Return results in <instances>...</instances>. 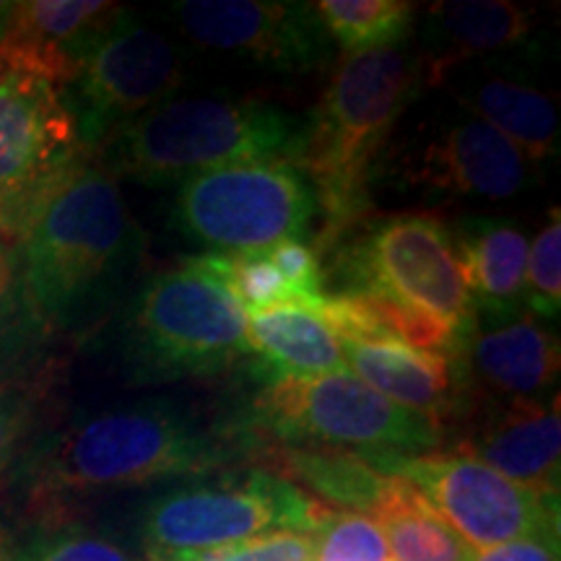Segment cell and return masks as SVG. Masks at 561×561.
Returning a JSON list of instances; mask_svg holds the SVG:
<instances>
[{
  "mask_svg": "<svg viewBox=\"0 0 561 561\" xmlns=\"http://www.w3.org/2000/svg\"><path fill=\"white\" fill-rule=\"evenodd\" d=\"M19 314L26 318L16 244L0 237V343L11 333V325L19 320Z\"/></svg>",
  "mask_w": 561,
  "mask_h": 561,
  "instance_id": "33",
  "label": "cell"
},
{
  "mask_svg": "<svg viewBox=\"0 0 561 561\" xmlns=\"http://www.w3.org/2000/svg\"><path fill=\"white\" fill-rule=\"evenodd\" d=\"M45 401V382H0V479L30 453Z\"/></svg>",
  "mask_w": 561,
  "mask_h": 561,
  "instance_id": "28",
  "label": "cell"
},
{
  "mask_svg": "<svg viewBox=\"0 0 561 561\" xmlns=\"http://www.w3.org/2000/svg\"><path fill=\"white\" fill-rule=\"evenodd\" d=\"M426 83L424 60L405 45L351 53L339 60L320 102L301 121L294 157L325 214L318 248L341 242L367 216L369 182L385 140Z\"/></svg>",
  "mask_w": 561,
  "mask_h": 561,
  "instance_id": "3",
  "label": "cell"
},
{
  "mask_svg": "<svg viewBox=\"0 0 561 561\" xmlns=\"http://www.w3.org/2000/svg\"><path fill=\"white\" fill-rule=\"evenodd\" d=\"M19 546H21V541L16 538V533H13L9 525L0 520V561H16Z\"/></svg>",
  "mask_w": 561,
  "mask_h": 561,
  "instance_id": "36",
  "label": "cell"
},
{
  "mask_svg": "<svg viewBox=\"0 0 561 561\" xmlns=\"http://www.w3.org/2000/svg\"><path fill=\"white\" fill-rule=\"evenodd\" d=\"M278 466V476L310 489L312 500L320 496L335 512L375 517L392 486V476L371 468L362 455L328 447H280Z\"/></svg>",
  "mask_w": 561,
  "mask_h": 561,
  "instance_id": "23",
  "label": "cell"
},
{
  "mask_svg": "<svg viewBox=\"0 0 561 561\" xmlns=\"http://www.w3.org/2000/svg\"><path fill=\"white\" fill-rule=\"evenodd\" d=\"M255 447L248 426H203L172 403H133L87 413L34 442L16 466L19 486L42 520H53L76 496L201 479Z\"/></svg>",
  "mask_w": 561,
  "mask_h": 561,
  "instance_id": "2",
  "label": "cell"
},
{
  "mask_svg": "<svg viewBox=\"0 0 561 561\" xmlns=\"http://www.w3.org/2000/svg\"><path fill=\"white\" fill-rule=\"evenodd\" d=\"M180 32L206 50L240 55L280 73H310L331 60L333 42L312 3L299 0H180Z\"/></svg>",
  "mask_w": 561,
  "mask_h": 561,
  "instance_id": "12",
  "label": "cell"
},
{
  "mask_svg": "<svg viewBox=\"0 0 561 561\" xmlns=\"http://www.w3.org/2000/svg\"><path fill=\"white\" fill-rule=\"evenodd\" d=\"M248 341L257 356V380L320 377L346 369L341 341L318 312L273 307L248 312Z\"/></svg>",
  "mask_w": 561,
  "mask_h": 561,
  "instance_id": "21",
  "label": "cell"
},
{
  "mask_svg": "<svg viewBox=\"0 0 561 561\" xmlns=\"http://www.w3.org/2000/svg\"><path fill=\"white\" fill-rule=\"evenodd\" d=\"M405 178L430 193L504 201L528 191L536 172L507 138L471 112H462L439 125L413 153Z\"/></svg>",
  "mask_w": 561,
  "mask_h": 561,
  "instance_id": "14",
  "label": "cell"
},
{
  "mask_svg": "<svg viewBox=\"0 0 561 561\" xmlns=\"http://www.w3.org/2000/svg\"><path fill=\"white\" fill-rule=\"evenodd\" d=\"M339 265L346 276L341 294H375L424 314L458 341L460 354L479 328L453 234L437 216L398 214L382 219L348 248Z\"/></svg>",
  "mask_w": 561,
  "mask_h": 561,
  "instance_id": "9",
  "label": "cell"
},
{
  "mask_svg": "<svg viewBox=\"0 0 561 561\" xmlns=\"http://www.w3.org/2000/svg\"><path fill=\"white\" fill-rule=\"evenodd\" d=\"M458 263L471 294L476 320L491 325L520 318L525 305V268H528V237L515 224L466 216L450 229Z\"/></svg>",
  "mask_w": 561,
  "mask_h": 561,
  "instance_id": "20",
  "label": "cell"
},
{
  "mask_svg": "<svg viewBox=\"0 0 561 561\" xmlns=\"http://www.w3.org/2000/svg\"><path fill=\"white\" fill-rule=\"evenodd\" d=\"M453 96L507 138L530 164L559 157V112L546 91L510 76H481L471 87L455 89Z\"/></svg>",
  "mask_w": 561,
  "mask_h": 561,
  "instance_id": "22",
  "label": "cell"
},
{
  "mask_svg": "<svg viewBox=\"0 0 561 561\" xmlns=\"http://www.w3.org/2000/svg\"><path fill=\"white\" fill-rule=\"evenodd\" d=\"M248 430L284 447H328L362 458H411L442 445L430 419L388 401L348 369L261 382Z\"/></svg>",
  "mask_w": 561,
  "mask_h": 561,
  "instance_id": "6",
  "label": "cell"
},
{
  "mask_svg": "<svg viewBox=\"0 0 561 561\" xmlns=\"http://www.w3.org/2000/svg\"><path fill=\"white\" fill-rule=\"evenodd\" d=\"M301 121L273 104L224 96H172L123 125L94 159L112 178L182 185L244 161H294Z\"/></svg>",
  "mask_w": 561,
  "mask_h": 561,
  "instance_id": "4",
  "label": "cell"
},
{
  "mask_svg": "<svg viewBox=\"0 0 561 561\" xmlns=\"http://www.w3.org/2000/svg\"><path fill=\"white\" fill-rule=\"evenodd\" d=\"M182 81L185 62L178 45L125 11L66 89L81 149L94 157L112 133L172 100Z\"/></svg>",
  "mask_w": 561,
  "mask_h": 561,
  "instance_id": "11",
  "label": "cell"
},
{
  "mask_svg": "<svg viewBox=\"0 0 561 561\" xmlns=\"http://www.w3.org/2000/svg\"><path fill=\"white\" fill-rule=\"evenodd\" d=\"M123 13V5L107 0L16 3L11 30L0 42V66L39 76L66 91Z\"/></svg>",
  "mask_w": 561,
  "mask_h": 561,
  "instance_id": "15",
  "label": "cell"
},
{
  "mask_svg": "<svg viewBox=\"0 0 561 561\" xmlns=\"http://www.w3.org/2000/svg\"><path fill=\"white\" fill-rule=\"evenodd\" d=\"M13 244L26 318L81 341L133 291L149 240L117 180L81 157L30 201Z\"/></svg>",
  "mask_w": 561,
  "mask_h": 561,
  "instance_id": "1",
  "label": "cell"
},
{
  "mask_svg": "<svg viewBox=\"0 0 561 561\" xmlns=\"http://www.w3.org/2000/svg\"><path fill=\"white\" fill-rule=\"evenodd\" d=\"M312 538L314 561H392L380 525L356 512H331Z\"/></svg>",
  "mask_w": 561,
  "mask_h": 561,
  "instance_id": "29",
  "label": "cell"
},
{
  "mask_svg": "<svg viewBox=\"0 0 561 561\" xmlns=\"http://www.w3.org/2000/svg\"><path fill=\"white\" fill-rule=\"evenodd\" d=\"M371 520L382 528L392 561H473L479 557V551L398 476H392L388 496Z\"/></svg>",
  "mask_w": 561,
  "mask_h": 561,
  "instance_id": "24",
  "label": "cell"
},
{
  "mask_svg": "<svg viewBox=\"0 0 561 561\" xmlns=\"http://www.w3.org/2000/svg\"><path fill=\"white\" fill-rule=\"evenodd\" d=\"M16 561H149L138 559L115 538L60 520L45 523L19 546Z\"/></svg>",
  "mask_w": 561,
  "mask_h": 561,
  "instance_id": "26",
  "label": "cell"
},
{
  "mask_svg": "<svg viewBox=\"0 0 561 561\" xmlns=\"http://www.w3.org/2000/svg\"><path fill=\"white\" fill-rule=\"evenodd\" d=\"M460 453L504 479L546 496H559V392L541 401H504L481 416Z\"/></svg>",
  "mask_w": 561,
  "mask_h": 561,
  "instance_id": "17",
  "label": "cell"
},
{
  "mask_svg": "<svg viewBox=\"0 0 561 561\" xmlns=\"http://www.w3.org/2000/svg\"><path fill=\"white\" fill-rule=\"evenodd\" d=\"M268 257L286 284L299 294L305 310L318 312L320 301L325 299V280H322L318 250H312L301 240H286L271 248Z\"/></svg>",
  "mask_w": 561,
  "mask_h": 561,
  "instance_id": "32",
  "label": "cell"
},
{
  "mask_svg": "<svg viewBox=\"0 0 561 561\" xmlns=\"http://www.w3.org/2000/svg\"><path fill=\"white\" fill-rule=\"evenodd\" d=\"M149 561H314L312 533L280 530L208 551L149 553Z\"/></svg>",
  "mask_w": 561,
  "mask_h": 561,
  "instance_id": "31",
  "label": "cell"
},
{
  "mask_svg": "<svg viewBox=\"0 0 561 561\" xmlns=\"http://www.w3.org/2000/svg\"><path fill=\"white\" fill-rule=\"evenodd\" d=\"M224 276L234 291L244 314L273 310V307H301L299 294L286 284L268 252H248V255H221Z\"/></svg>",
  "mask_w": 561,
  "mask_h": 561,
  "instance_id": "27",
  "label": "cell"
},
{
  "mask_svg": "<svg viewBox=\"0 0 561 561\" xmlns=\"http://www.w3.org/2000/svg\"><path fill=\"white\" fill-rule=\"evenodd\" d=\"M364 460L380 473L411 483L476 551L523 538L559 536V496L525 489L466 453Z\"/></svg>",
  "mask_w": 561,
  "mask_h": 561,
  "instance_id": "10",
  "label": "cell"
},
{
  "mask_svg": "<svg viewBox=\"0 0 561 561\" xmlns=\"http://www.w3.org/2000/svg\"><path fill=\"white\" fill-rule=\"evenodd\" d=\"M473 561H559V536H536L494 546Z\"/></svg>",
  "mask_w": 561,
  "mask_h": 561,
  "instance_id": "34",
  "label": "cell"
},
{
  "mask_svg": "<svg viewBox=\"0 0 561 561\" xmlns=\"http://www.w3.org/2000/svg\"><path fill=\"white\" fill-rule=\"evenodd\" d=\"M346 369L388 401L430 419L442 432L462 411L458 364L442 354L405 346L401 341H343Z\"/></svg>",
  "mask_w": 561,
  "mask_h": 561,
  "instance_id": "19",
  "label": "cell"
},
{
  "mask_svg": "<svg viewBox=\"0 0 561 561\" xmlns=\"http://www.w3.org/2000/svg\"><path fill=\"white\" fill-rule=\"evenodd\" d=\"M536 34V11L510 0H442L426 9L424 53L430 83H442L471 60L507 55Z\"/></svg>",
  "mask_w": 561,
  "mask_h": 561,
  "instance_id": "18",
  "label": "cell"
},
{
  "mask_svg": "<svg viewBox=\"0 0 561 561\" xmlns=\"http://www.w3.org/2000/svg\"><path fill=\"white\" fill-rule=\"evenodd\" d=\"M312 9L328 39L351 55L405 45L419 5L403 0H320Z\"/></svg>",
  "mask_w": 561,
  "mask_h": 561,
  "instance_id": "25",
  "label": "cell"
},
{
  "mask_svg": "<svg viewBox=\"0 0 561 561\" xmlns=\"http://www.w3.org/2000/svg\"><path fill=\"white\" fill-rule=\"evenodd\" d=\"M318 214L312 182L294 161H244L195 174L178 187L172 224L214 255L268 252L299 240Z\"/></svg>",
  "mask_w": 561,
  "mask_h": 561,
  "instance_id": "8",
  "label": "cell"
},
{
  "mask_svg": "<svg viewBox=\"0 0 561 561\" xmlns=\"http://www.w3.org/2000/svg\"><path fill=\"white\" fill-rule=\"evenodd\" d=\"M21 224V206L11 198L9 193L0 191V237L3 240H16V231Z\"/></svg>",
  "mask_w": 561,
  "mask_h": 561,
  "instance_id": "35",
  "label": "cell"
},
{
  "mask_svg": "<svg viewBox=\"0 0 561 561\" xmlns=\"http://www.w3.org/2000/svg\"><path fill=\"white\" fill-rule=\"evenodd\" d=\"M455 364L462 388L471 380L476 390L502 403L541 401L557 392L561 348L557 333L525 312L489 331L476 328Z\"/></svg>",
  "mask_w": 561,
  "mask_h": 561,
  "instance_id": "16",
  "label": "cell"
},
{
  "mask_svg": "<svg viewBox=\"0 0 561 561\" xmlns=\"http://www.w3.org/2000/svg\"><path fill=\"white\" fill-rule=\"evenodd\" d=\"M121 351L138 385L210 377L252 356L248 314L229 289L221 255L187 257L133 289Z\"/></svg>",
  "mask_w": 561,
  "mask_h": 561,
  "instance_id": "5",
  "label": "cell"
},
{
  "mask_svg": "<svg viewBox=\"0 0 561 561\" xmlns=\"http://www.w3.org/2000/svg\"><path fill=\"white\" fill-rule=\"evenodd\" d=\"M525 305L538 318L557 320L561 310V214L553 206L549 221L528 250L525 268Z\"/></svg>",
  "mask_w": 561,
  "mask_h": 561,
  "instance_id": "30",
  "label": "cell"
},
{
  "mask_svg": "<svg viewBox=\"0 0 561 561\" xmlns=\"http://www.w3.org/2000/svg\"><path fill=\"white\" fill-rule=\"evenodd\" d=\"M331 515L307 491L273 471H231L157 494L140 515L149 553L208 551L265 533H314Z\"/></svg>",
  "mask_w": 561,
  "mask_h": 561,
  "instance_id": "7",
  "label": "cell"
},
{
  "mask_svg": "<svg viewBox=\"0 0 561 561\" xmlns=\"http://www.w3.org/2000/svg\"><path fill=\"white\" fill-rule=\"evenodd\" d=\"M81 157L89 153L79 144L66 91L0 66V191L19 203L21 216L47 182Z\"/></svg>",
  "mask_w": 561,
  "mask_h": 561,
  "instance_id": "13",
  "label": "cell"
}]
</instances>
